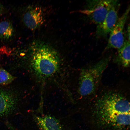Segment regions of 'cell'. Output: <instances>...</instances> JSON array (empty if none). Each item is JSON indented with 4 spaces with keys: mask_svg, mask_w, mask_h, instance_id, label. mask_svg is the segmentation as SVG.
<instances>
[{
    "mask_svg": "<svg viewBox=\"0 0 130 130\" xmlns=\"http://www.w3.org/2000/svg\"><path fill=\"white\" fill-rule=\"evenodd\" d=\"M8 128L10 130H18L12 124L8 126Z\"/></svg>",
    "mask_w": 130,
    "mask_h": 130,
    "instance_id": "obj_15",
    "label": "cell"
},
{
    "mask_svg": "<svg viewBox=\"0 0 130 130\" xmlns=\"http://www.w3.org/2000/svg\"><path fill=\"white\" fill-rule=\"evenodd\" d=\"M32 64L34 72L38 75L47 77L54 74L59 65L58 54L51 46L41 41L33 44Z\"/></svg>",
    "mask_w": 130,
    "mask_h": 130,
    "instance_id": "obj_1",
    "label": "cell"
},
{
    "mask_svg": "<svg viewBox=\"0 0 130 130\" xmlns=\"http://www.w3.org/2000/svg\"><path fill=\"white\" fill-rule=\"evenodd\" d=\"M127 40L130 41V23L128 25L127 28Z\"/></svg>",
    "mask_w": 130,
    "mask_h": 130,
    "instance_id": "obj_14",
    "label": "cell"
},
{
    "mask_svg": "<svg viewBox=\"0 0 130 130\" xmlns=\"http://www.w3.org/2000/svg\"><path fill=\"white\" fill-rule=\"evenodd\" d=\"M110 57L103 59L82 69L79 82L78 92L82 96L90 95L97 90L102 74L108 66Z\"/></svg>",
    "mask_w": 130,
    "mask_h": 130,
    "instance_id": "obj_2",
    "label": "cell"
},
{
    "mask_svg": "<svg viewBox=\"0 0 130 130\" xmlns=\"http://www.w3.org/2000/svg\"><path fill=\"white\" fill-rule=\"evenodd\" d=\"M17 97L8 91L0 89V117L8 116L17 108Z\"/></svg>",
    "mask_w": 130,
    "mask_h": 130,
    "instance_id": "obj_8",
    "label": "cell"
},
{
    "mask_svg": "<svg viewBox=\"0 0 130 130\" xmlns=\"http://www.w3.org/2000/svg\"><path fill=\"white\" fill-rule=\"evenodd\" d=\"M14 77L5 69L0 68V84H8L13 80Z\"/></svg>",
    "mask_w": 130,
    "mask_h": 130,
    "instance_id": "obj_13",
    "label": "cell"
},
{
    "mask_svg": "<svg viewBox=\"0 0 130 130\" xmlns=\"http://www.w3.org/2000/svg\"><path fill=\"white\" fill-rule=\"evenodd\" d=\"M118 1L101 0L89 1L85 8L79 11L93 23L98 25L104 20L111 8Z\"/></svg>",
    "mask_w": 130,
    "mask_h": 130,
    "instance_id": "obj_4",
    "label": "cell"
},
{
    "mask_svg": "<svg viewBox=\"0 0 130 130\" xmlns=\"http://www.w3.org/2000/svg\"><path fill=\"white\" fill-rule=\"evenodd\" d=\"M130 41L125 40L122 46L118 50L117 61L124 67H129L130 65Z\"/></svg>",
    "mask_w": 130,
    "mask_h": 130,
    "instance_id": "obj_11",
    "label": "cell"
},
{
    "mask_svg": "<svg viewBox=\"0 0 130 130\" xmlns=\"http://www.w3.org/2000/svg\"><path fill=\"white\" fill-rule=\"evenodd\" d=\"M13 33V28L10 22L3 21L0 22V38L8 39L12 36Z\"/></svg>",
    "mask_w": 130,
    "mask_h": 130,
    "instance_id": "obj_12",
    "label": "cell"
},
{
    "mask_svg": "<svg viewBox=\"0 0 130 130\" xmlns=\"http://www.w3.org/2000/svg\"><path fill=\"white\" fill-rule=\"evenodd\" d=\"M95 113L97 119L103 125L117 128L130 125V113Z\"/></svg>",
    "mask_w": 130,
    "mask_h": 130,
    "instance_id": "obj_6",
    "label": "cell"
},
{
    "mask_svg": "<svg viewBox=\"0 0 130 130\" xmlns=\"http://www.w3.org/2000/svg\"><path fill=\"white\" fill-rule=\"evenodd\" d=\"M95 113H129L130 103L121 93L110 91L104 93L95 105Z\"/></svg>",
    "mask_w": 130,
    "mask_h": 130,
    "instance_id": "obj_3",
    "label": "cell"
},
{
    "mask_svg": "<svg viewBox=\"0 0 130 130\" xmlns=\"http://www.w3.org/2000/svg\"><path fill=\"white\" fill-rule=\"evenodd\" d=\"M45 20L43 11L41 7L38 6L30 9L25 13L23 17L25 24L32 30L40 27L43 24Z\"/></svg>",
    "mask_w": 130,
    "mask_h": 130,
    "instance_id": "obj_9",
    "label": "cell"
},
{
    "mask_svg": "<svg viewBox=\"0 0 130 130\" xmlns=\"http://www.w3.org/2000/svg\"><path fill=\"white\" fill-rule=\"evenodd\" d=\"M119 4L118 1L110 9L103 21L97 25L96 30L97 36H107L115 27L118 19Z\"/></svg>",
    "mask_w": 130,
    "mask_h": 130,
    "instance_id": "obj_7",
    "label": "cell"
},
{
    "mask_svg": "<svg viewBox=\"0 0 130 130\" xmlns=\"http://www.w3.org/2000/svg\"><path fill=\"white\" fill-rule=\"evenodd\" d=\"M130 11L129 6L122 15L118 18L115 26L110 33V36L105 50L110 48L118 50L125 42L124 34V26Z\"/></svg>",
    "mask_w": 130,
    "mask_h": 130,
    "instance_id": "obj_5",
    "label": "cell"
},
{
    "mask_svg": "<svg viewBox=\"0 0 130 130\" xmlns=\"http://www.w3.org/2000/svg\"><path fill=\"white\" fill-rule=\"evenodd\" d=\"M33 118L40 130H64L60 121L53 116L34 115Z\"/></svg>",
    "mask_w": 130,
    "mask_h": 130,
    "instance_id": "obj_10",
    "label": "cell"
}]
</instances>
